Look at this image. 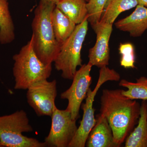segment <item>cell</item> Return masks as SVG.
Returning <instances> with one entry per match:
<instances>
[{
	"label": "cell",
	"instance_id": "cell-17",
	"mask_svg": "<svg viewBox=\"0 0 147 147\" xmlns=\"http://www.w3.org/2000/svg\"><path fill=\"white\" fill-rule=\"evenodd\" d=\"M138 4V0H108L100 21L113 24L120 14L136 7Z\"/></svg>",
	"mask_w": 147,
	"mask_h": 147
},
{
	"label": "cell",
	"instance_id": "cell-18",
	"mask_svg": "<svg viewBox=\"0 0 147 147\" xmlns=\"http://www.w3.org/2000/svg\"><path fill=\"white\" fill-rule=\"evenodd\" d=\"M121 87L127 88L126 90H121L122 94L132 100L147 101V78L141 76L137 79L136 82H132L125 79H121L119 83Z\"/></svg>",
	"mask_w": 147,
	"mask_h": 147
},
{
	"label": "cell",
	"instance_id": "cell-3",
	"mask_svg": "<svg viewBox=\"0 0 147 147\" xmlns=\"http://www.w3.org/2000/svg\"><path fill=\"white\" fill-rule=\"evenodd\" d=\"M13 74L15 90H27L34 84L47 79L52 71V64L46 65L36 54L31 37L19 53L13 55Z\"/></svg>",
	"mask_w": 147,
	"mask_h": 147
},
{
	"label": "cell",
	"instance_id": "cell-8",
	"mask_svg": "<svg viewBox=\"0 0 147 147\" xmlns=\"http://www.w3.org/2000/svg\"><path fill=\"white\" fill-rule=\"evenodd\" d=\"M51 117V128L44 142L47 147H68L78 129L76 121L68 110H60L57 106Z\"/></svg>",
	"mask_w": 147,
	"mask_h": 147
},
{
	"label": "cell",
	"instance_id": "cell-14",
	"mask_svg": "<svg viewBox=\"0 0 147 147\" xmlns=\"http://www.w3.org/2000/svg\"><path fill=\"white\" fill-rule=\"evenodd\" d=\"M51 19L56 39L61 45L72 34L76 25L56 7L52 12Z\"/></svg>",
	"mask_w": 147,
	"mask_h": 147
},
{
	"label": "cell",
	"instance_id": "cell-9",
	"mask_svg": "<svg viewBox=\"0 0 147 147\" xmlns=\"http://www.w3.org/2000/svg\"><path fill=\"white\" fill-rule=\"evenodd\" d=\"M57 85L56 80L49 82L45 79L34 83L27 90V101L38 116L52 115L56 107Z\"/></svg>",
	"mask_w": 147,
	"mask_h": 147
},
{
	"label": "cell",
	"instance_id": "cell-13",
	"mask_svg": "<svg viewBox=\"0 0 147 147\" xmlns=\"http://www.w3.org/2000/svg\"><path fill=\"white\" fill-rule=\"evenodd\" d=\"M125 147H147V101L142 100L137 126L125 140Z\"/></svg>",
	"mask_w": 147,
	"mask_h": 147
},
{
	"label": "cell",
	"instance_id": "cell-7",
	"mask_svg": "<svg viewBox=\"0 0 147 147\" xmlns=\"http://www.w3.org/2000/svg\"><path fill=\"white\" fill-rule=\"evenodd\" d=\"M92 66L89 62L82 65L74 74L71 86L61 94V99L68 101L66 109L71 113V118L74 120H77L79 117V111L82 102L86 98L91 85L90 72Z\"/></svg>",
	"mask_w": 147,
	"mask_h": 147
},
{
	"label": "cell",
	"instance_id": "cell-5",
	"mask_svg": "<svg viewBox=\"0 0 147 147\" xmlns=\"http://www.w3.org/2000/svg\"><path fill=\"white\" fill-rule=\"evenodd\" d=\"M88 23L86 18L76 25L71 35L61 45L54 61L55 68L61 72V76L64 79L72 80L77 67L83 65L81 51L88 30Z\"/></svg>",
	"mask_w": 147,
	"mask_h": 147
},
{
	"label": "cell",
	"instance_id": "cell-24",
	"mask_svg": "<svg viewBox=\"0 0 147 147\" xmlns=\"http://www.w3.org/2000/svg\"><path fill=\"white\" fill-rule=\"evenodd\" d=\"M0 147H2L1 146V145H0Z\"/></svg>",
	"mask_w": 147,
	"mask_h": 147
},
{
	"label": "cell",
	"instance_id": "cell-22",
	"mask_svg": "<svg viewBox=\"0 0 147 147\" xmlns=\"http://www.w3.org/2000/svg\"><path fill=\"white\" fill-rule=\"evenodd\" d=\"M42 1H46L50 2L55 3V4L59 2L61 0H42Z\"/></svg>",
	"mask_w": 147,
	"mask_h": 147
},
{
	"label": "cell",
	"instance_id": "cell-6",
	"mask_svg": "<svg viewBox=\"0 0 147 147\" xmlns=\"http://www.w3.org/2000/svg\"><path fill=\"white\" fill-rule=\"evenodd\" d=\"M120 75L115 69L107 66L100 68L99 78L95 88L92 90L90 88L87 94L85 103L82 104L83 115L80 125L76 134L68 147H84L90 132L96 124L97 119L95 118V110L93 107L95 97L100 86L108 81H117L120 79Z\"/></svg>",
	"mask_w": 147,
	"mask_h": 147
},
{
	"label": "cell",
	"instance_id": "cell-1",
	"mask_svg": "<svg viewBox=\"0 0 147 147\" xmlns=\"http://www.w3.org/2000/svg\"><path fill=\"white\" fill-rule=\"evenodd\" d=\"M100 101V115L107 119L115 142L121 146L138 123L141 105L123 95L121 89L103 90Z\"/></svg>",
	"mask_w": 147,
	"mask_h": 147
},
{
	"label": "cell",
	"instance_id": "cell-23",
	"mask_svg": "<svg viewBox=\"0 0 147 147\" xmlns=\"http://www.w3.org/2000/svg\"><path fill=\"white\" fill-rule=\"evenodd\" d=\"M88 1H89V0H86V2Z\"/></svg>",
	"mask_w": 147,
	"mask_h": 147
},
{
	"label": "cell",
	"instance_id": "cell-10",
	"mask_svg": "<svg viewBox=\"0 0 147 147\" xmlns=\"http://www.w3.org/2000/svg\"><path fill=\"white\" fill-rule=\"evenodd\" d=\"M96 34L94 46L89 51V61L92 65L99 68L109 64L110 50L109 41L113 30V24L99 21L91 25Z\"/></svg>",
	"mask_w": 147,
	"mask_h": 147
},
{
	"label": "cell",
	"instance_id": "cell-11",
	"mask_svg": "<svg viewBox=\"0 0 147 147\" xmlns=\"http://www.w3.org/2000/svg\"><path fill=\"white\" fill-rule=\"evenodd\" d=\"M117 29L127 32L133 37L141 36L147 30V7L138 4L129 16L115 24Z\"/></svg>",
	"mask_w": 147,
	"mask_h": 147
},
{
	"label": "cell",
	"instance_id": "cell-19",
	"mask_svg": "<svg viewBox=\"0 0 147 147\" xmlns=\"http://www.w3.org/2000/svg\"><path fill=\"white\" fill-rule=\"evenodd\" d=\"M108 0H89L87 3L88 21L91 25L100 21L101 15Z\"/></svg>",
	"mask_w": 147,
	"mask_h": 147
},
{
	"label": "cell",
	"instance_id": "cell-21",
	"mask_svg": "<svg viewBox=\"0 0 147 147\" xmlns=\"http://www.w3.org/2000/svg\"><path fill=\"white\" fill-rule=\"evenodd\" d=\"M138 1L139 5L147 7V0H138Z\"/></svg>",
	"mask_w": 147,
	"mask_h": 147
},
{
	"label": "cell",
	"instance_id": "cell-16",
	"mask_svg": "<svg viewBox=\"0 0 147 147\" xmlns=\"http://www.w3.org/2000/svg\"><path fill=\"white\" fill-rule=\"evenodd\" d=\"M14 26L8 0H0V43L9 44L15 39Z\"/></svg>",
	"mask_w": 147,
	"mask_h": 147
},
{
	"label": "cell",
	"instance_id": "cell-15",
	"mask_svg": "<svg viewBox=\"0 0 147 147\" xmlns=\"http://www.w3.org/2000/svg\"><path fill=\"white\" fill-rule=\"evenodd\" d=\"M56 7L76 25L88 18L86 0H61Z\"/></svg>",
	"mask_w": 147,
	"mask_h": 147
},
{
	"label": "cell",
	"instance_id": "cell-25",
	"mask_svg": "<svg viewBox=\"0 0 147 147\" xmlns=\"http://www.w3.org/2000/svg\"></svg>",
	"mask_w": 147,
	"mask_h": 147
},
{
	"label": "cell",
	"instance_id": "cell-4",
	"mask_svg": "<svg viewBox=\"0 0 147 147\" xmlns=\"http://www.w3.org/2000/svg\"><path fill=\"white\" fill-rule=\"evenodd\" d=\"M33 131L27 113L24 110L0 116V145L2 147H47L45 142L23 134Z\"/></svg>",
	"mask_w": 147,
	"mask_h": 147
},
{
	"label": "cell",
	"instance_id": "cell-2",
	"mask_svg": "<svg viewBox=\"0 0 147 147\" xmlns=\"http://www.w3.org/2000/svg\"><path fill=\"white\" fill-rule=\"evenodd\" d=\"M56 4L40 0L32 24L34 49L43 63L52 64L60 50L52 24L51 15Z\"/></svg>",
	"mask_w": 147,
	"mask_h": 147
},
{
	"label": "cell",
	"instance_id": "cell-12",
	"mask_svg": "<svg viewBox=\"0 0 147 147\" xmlns=\"http://www.w3.org/2000/svg\"><path fill=\"white\" fill-rule=\"evenodd\" d=\"M97 121L87 139V147H119L114 141L112 129L106 117L98 115Z\"/></svg>",
	"mask_w": 147,
	"mask_h": 147
},
{
	"label": "cell",
	"instance_id": "cell-20",
	"mask_svg": "<svg viewBox=\"0 0 147 147\" xmlns=\"http://www.w3.org/2000/svg\"><path fill=\"white\" fill-rule=\"evenodd\" d=\"M121 56L120 64L125 68H134L135 62V50L130 43H121L119 48Z\"/></svg>",
	"mask_w": 147,
	"mask_h": 147
}]
</instances>
